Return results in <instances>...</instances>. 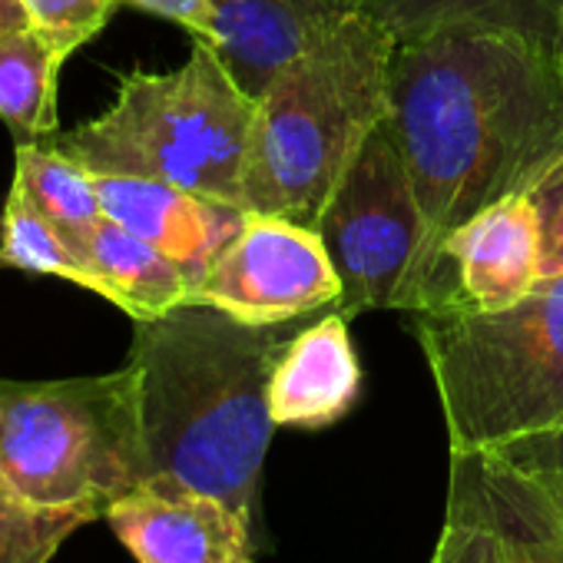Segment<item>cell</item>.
<instances>
[{
    "label": "cell",
    "mask_w": 563,
    "mask_h": 563,
    "mask_svg": "<svg viewBox=\"0 0 563 563\" xmlns=\"http://www.w3.org/2000/svg\"><path fill=\"white\" fill-rule=\"evenodd\" d=\"M388 123L424 225L395 309L424 312L444 239L527 189L563 150V64L550 41L500 24H448L398 41Z\"/></svg>",
    "instance_id": "6da1fadb"
},
{
    "label": "cell",
    "mask_w": 563,
    "mask_h": 563,
    "mask_svg": "<svg viewBox=\"0 0 563 563\" xmlns=\"http://www.w3.org/2000/svg\"><path fill=\"white\" fill-rule=\"evenodd\" d=\"M292 339L286 325H245L212 306H179L133 322L146 481L225 500L258 527L262 464L275 434L268 378Z\"/></svg>",
    "instance_id": "7a4b0ae2"
},
{
    "label": "cell",
    "mask_w": 563,
    "mask_h": 563,
    "mask_svg": "<svg viewBox=\"0 0 563 563\" xmlns=\"http://www.w3.org/2000/svg\"><path fill=\"white\" fill-rule=\"evenodd\" d=\"M398 37L365 8L349 14L255 100L242 206L312 225L362 143L388 120Z\"/></svg>",
    "instance_id": "3957f363"
},
{
    "label": "cell",
    "mask_w": 563,
    "mask_h": 563,
    "mask_svg": "<svg viewBox=\"0 0 563 563\" xmlns=\"http://www.w3.org/2000/svg\"><path fill=\"white\" fill-rule=\"evenodd\" d=\"M451 451H500L563 428V275L497 312H415Z\"/></svg>",
    "instance_id": "277c9868"
},
{
    "label": "cell",
    "mask_w": 563,
    "mask_h": 563,
    "mask_svg": "<svg viewBox=\"0 0 563 563\" xmlns=\"http://www.w3.org/2000/svg\"><path fill=\"white\" fill-rule=\"evenodd\" d=\"M255 100L232 80L216 47L196 41L169 74L130 70L107 113L54 136L93 176L159 179L242 206Z\"/></svg>",
    "instance_id": "5b68a950"
},
{
    "label": "cell",
    "mask_w": 563,
    "mask_h": 563,
    "mask_svg": "<svg viewBox=\"0 0 563 563\" xmlns=\"http://www.w3.org/2000/svg\"><path fill=\"white\" fill-rule=\"evenodd\" d=\"M0 477L37 504H93L146 484L136 372L57 382L0 378Z\"/></svg>",
    "instance_id": "8992f818"
},
{
    "label": "cell",
    "mask_w": 563,
    "mask_h": 563,
    "mask_svg": "<svg viewBox=\"0 0 563 563\" xmlns=\"http://www.w3.org/2000/svg\"><path fill=\"white\" fill-rule=\"evenodd\" d=\"M312 229L322 235L342 278L339 312L355 319L368 309H395L421 249V206L385 120L362 143Z\"/></svg>",
    "instance_id": "52a82bcc"
},
{
    "label": "cell",
    "mask_w": 563,
    "mask_h": 563,
    "mask_svg": "<svg viewBox=\"0 0 563 563\" xmlns=\"http://www.w3.org/2000/svg\"><path fill=\"white\" fill-rule=\"evenodd\" d=\"M342 299V278L312 225L245 209L242 229L216 255L192 296L245 325H286Z\"/></svg>",
    "instance_id": "ba28073f"
},
{
    "label": "cell",
    "mask_w": 563,
    "mask_h": 563,
    "mask_svg": "<svg viewBox=\"0 0 563 563\" xmlns=\"http://www.w3.org/2000/svg\"><path fill=\"white\" fill-rule=\"evenodd\" d=\"M540 282V219L530 196L510 192L461 222L441 245L431 309L464 306L481 312L527 299Z\"/></svg>",
    "instance_id": "9c48e42d"
},
{
    "label": "cell",
    "mask_w": 563,
    "mask_h": 563,
    "mask_svg": "<svg viewBox=\"0 0 563 563\" xmlns=\"http://www.w3.org/2000/svg\"><path fill=\"white\" fill-rule=\"evenodd\" d=\"M103 520L136 563H252L255 540L242 514L225 500L173 484L146 481L107 504Z\"/></svg>",
    "instance_id": "30bf717a"
},
{
    "label": "cell",
    "mask_w": 563,
    "mask_h": 563,
    "mask_svg": "<svg viewBox=\"0 0 563 563\" xmlns=\"http://www.w3.org/2000/svg\"><path fill=\"white\" fill-rule=\"evenodd\" d=\"M103 216L173 258L192 282V296L216 255L245 222V209L140 176H93Z\"/></svg>",
    "instance_id": "8fae6325"
},
{
    "label": "cell",
    "mask_w": 563,
    "mask_h": 563,
    "mask_svg": "<svg viewBox=\"0 0 563 563\" xmlns=\"http://www.w3.org/2000/svg\"><path fill=\"white\" fill-rule=\"evenodd\" d=\"M216 54L232 80L258 100L278 70L309 44L362 11V0H212Z\"/></svg>",
    "instance_id": "7c38bea8"
},
{
    "label": "cell",
    "mask_w": 563,
    "mask_h": 563,
    "mask_svg": "<svg viewBox=\"0 0 563 563\" xmlns=\"http://www.w3.org/2000/svg\"><path fill=\"white\" fill-rule=\"evenodd\" d=\"M339 309L282 345L268 378L275 428L322 431L342 421L362 395V362Z\"/></svg>",
    "instance_id": "4fadbf2b"
},
{
    "label": "cell",
    "mask_w": 563,
    "mask_h": 563,
    "mask_svg": "<svg viewBox=\"0 0 563 563\" xmlns=\"http://www.w3.org/2000/svg\"><path fill=\"white\" fill-rule=\"evenodd\" d=\"M90 292L123 309L133 322L159 319L192 302V282L156 245L107 219L84 245Z\"/></svg>",
    "instance_id": "5bb4252c"
},
{
    "label": "cell",
    "mask_w": 563,
    "mask_h": 563,
    "mask_svg": "<svg viewBox=\"0 0 563 563\" xmlns=\"http://www.w3.org/2000/svg\"><path fill=\"white\" fill-rule=\"evenodd\" d=\"M507 563H563V510L507 451H471Z\"/></svg>",
    "instance_id": "9a60e30c"
},
{
    "label": "cell",
    "mask_w": 563,
    "mask_h": 563,
    "mask_svg": "<svg viewBox=\"0 0 563 563\" xmlns=\"http://www.w3.org/2000/svg\"><path fill=\"white\" fill-rule=\"evenodd\" d=\"M64 60L27 27H0V120L14 143L57 136V80Z\"/></svg>",
    "instance_id": "2e32d148"
},
{
    "label": "cell",
    "mask_w": 563,
    "mask_h": 563,
    "mask_svg": "<svg viewBox=\"0 0 563 563\" xmlns=\"http://www.w3.org/2000/svg\"><path fill=\"white\" fill-rule=\"evenodd\" d=\"M14 179L31 192L64 242L84 258V245L103 222L93 173L51 143H14Z\"/></svg>",
    "instance_id": "e0dca14e"
},
{
    "label": "cell",
    "mask_w": 563,
    "mask_h": 563,
    "mask_svg": "<svg viewBox=\"0 0 563 563\" xmlns=\"http://www.w3.org/2000/svg\"><path fill=\"white\" fill-rule=\"evenodd\" d=\"M398 41L448 27V24H500L543 37L556 47L563 0H362Z\"/></svg>",
    "instance_id": "ac0fdd59"
},
{
    "label": "cell",
    "mask_w": 563,
    "mask_h": 563,
    "mask_svg": "<svg viewBox=\"0 0 563 563\" xmlns=\"http://www.w3.org/2000/svg\"><path fill=\"white\" fill-rule=\"evenodd\" d=\"M0 258L8 268L67 278L80 289H90V272L84 258L64 242L57 225L41 212V206L18 179L11 183L4 212H0Z\"/></svg>",
    "instance_id": "d6986e66"
},
{
    "label": "cell",
    "mask_w": 563,
    "mask_h": 563,
    "mask_svg": "<svg viewBox=\"0 0 563 563\" xmlns=\"http://www.w3.org/2000/svg\"><path fill=\"white\" fill-rule=\"evenodd\" d=\"M428 563H507L471 451H451L444 527Z\"/></svg>",
    "instance_id": "ffe728a7"
},
{
    "label": "cell",
    "mask_w": 563,
    "mask_h": 563,
    "mask_svg": "<svg viewBox=\"0 0 563 563\" xmlns=\"http://www.w3.org/2000/svg\"><path fill=\"white\" fill-rule=\"evenodd\" d=\"M103 517L93 504H37L0 477V563H51L64 540Z\"/></svg>",
    "instance_id": "44dd1931"
},
{
    "label": "cell",
    "mask_w": 563,
    "mask_h": 563,
    "mask_svg": "<svg viewBox=\"0 0 563 563\" xmlns=\"http://www.w3.org/2000/svg\"><path fill=\"white\" fill-rule=\"evenodd\" d=\"M27 27L67 64L84 44L100 37L123 0H18Z\"/></svg>",
    "instance_id": "7402d4cb"
},
{
    "label": "cell",
    "mask_w": 563,
    "mask_h": 563,
    "mask_svg": "<svg viewBox=\"0 0 563 563\" xmlns=\"http://www.w3.org/2000/svg\"><path fill=\"white\" fill-rule=\"evenodd\" d=\"M540 219V278L563 275V150L523 189Z\"/></svg>",
    "instance_id": "603a6c76"
},
{
    "label": "cell",
    "mask_w": 563,
    "mask_h": 563,
    "mask_svg": "<svg viewBox=\"0 0 563 563\" xmlns=\"http://www.w3.org/2000/svg\"><path fill=\"white\" fill-rule=\"evenodd\" d=\"M500 451H507L514 461H520L553 494V500L563 510V428L550 431V434H537L514 448H500Z\"/></svg>",
    "instance_id": "cb8c5ba5"
},
{
    "label": "cell",
    "mask_w": 563,
    "mask_h": 563,
    "mask_svg": "<svg viewBox=\"0 0 563 563\" xmlns=\"http://www.w3.org/2000/svg\"><path fill=\"white\" fill-rule=\"evenodd\" d=\"M123 8L163 18L192 34V41H206L216 47V4L212 0H123Z\"/></svg>",
    "instance_id": "d4e9b609"
},
{
    "label": "cell",
    "mask_w": 563,
    "mask_h": 563,
    "mask_svg": "<svg viewBox=\"0 0 563 563\" xmlns=\"http://www.w3.org/2000/svg\"><path fill=\"white\" fill-rule=\"evenodd\" d=\"M27 24L24 21V11L18 0H0V27H21Z\"/></svg>",
    "instance_id": "484cf974"
},
{
    "label": "cell",
    "mask_w": 563,
    "mask_h": 563,
    "mask_svg": "<svg viewBox=\"0 0 563 563\" xmlns=\"http://www.w3.org/2000/svg\"><path fill=\"white\" fill-rule=\"evenodd\" d=\"M556 57L563 64V14H560V24H556Z\"/></svg>",
    "instance_id": "4316f807"
},
{
    "label": "cell",
    "mask_w": 563,
    "mask_h": 563,
    "mask_svg": "<svg viewBox=\"0 0 563 563\" xmlns=\"http://www.w3.org/2000/svg\"><path fill=\"white\" fill-rule=\"evenodd\" d=\"M0 268H8V265H4V258H0Z\"/></svg>",
    "instance_id": "83f0119b"
}]
</instances>
